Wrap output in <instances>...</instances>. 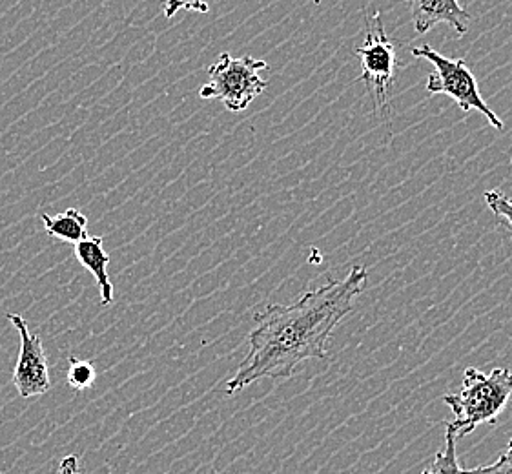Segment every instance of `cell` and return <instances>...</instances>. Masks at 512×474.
<instances>
[{
    "instance_id": "6da1fadb",
    "label": "cell",
    "mask_w": 512,
    "mask_h": 474,
    "mask_svg": "<svg viewBox=\"0 0 512 474\" xmlns=\"http://www.w3.org/2000/svg\"><path fill=\"white\" fill-rule=\"evenodd\" d=\"M369 274L354 267L343 279H328L290 305H268L256 314L248 354L226 382L236 394L257 380H287L307 360H325L328 340L367 287Z\"/></svg>"
},
{
    "instance_id": "7a4b0ae2",
    "label": "cell",
    "mask_w": 512,
    "mask_h": 474,
    "mask_svg": "<svg viewBox=\"0 0 512 474\" xmlns=\"http://www.w3.org/2000/svg\"><path fill=\"white\" fill-rule=\"evenodd\" d=\"M511 400L512 371L494 369L491 374H485L469 367L463 372L461 392L443 396V403L454 414V420L447 423V431L458 440L482 423L496 425L498 416Z\"/></svg>"
},
{
    "instance_id": "3957f363",
    "label": "cell",
    "mask_w": 512,
    "mask_h": 474,
    "mask_svg": "<svg viewBox=\"0 0 512 474\" xmlns=\"http://www.w3.org/2000/svg\"><path fill=\"white\" fill-rule=\"evenodd\" d=\"M361 61V77L365 83L367 95L374 103L376 114L387 117L390 114V90L396 81L400 68L394 42L390 41L381 11L365 15V39L356 50Z\"/></svg>"
},
{
    "instance_id": "277c9868",
    "label": "cell",
    "mask_w": 512,
    "mask_h": 474,
    "mask_svg": "<svg viewBox=\"0 0 512 474\" xmlns=\"http://www.w3.org/2000/svg\"><path fill=\"white\" fill-rule=\"evenodd\" d=\"M265 70L267 62L250 55L236 59L230 53H221L208 68V83L199 90V97L221 101L228 112H243L267 90V81L259 75Z\"/></svg>"
},
{
    "instance_id": "5b68a950",
    "label": "cell",
    "mask_w": 512,
    "mask_h": 474,
    "mask_svg": "<svg viewBox=\"0 0 512 474\" xmlns=\"http://www.w3.org/2000/svg\"><path fill=\"white\" fill-rule=\"evenodd\" d=\"M410 53L416 59H425L434 66V72L427 77V92L432 95H447L454 103L458 104L461 112H480L485 115L494 130L503 132V121L492 112L489 104L483 101L482 93L478 88V81L472 75L467 62L463 59H449L445 55L436 52L429 44L416 46Z\"/></svg>"
},
{
    "instance_id": "8992f818",
    "label": "cell",
    "mask_w": 512,
    "mask_h": 474,
    "mask_svg": "<svg viewBox=\"0 0 512 474\" xmlns=\"http://www.w3.org/2000/svg\"><path fill=\"white\" fill-rule=\"evenodd\" d=\"M8 320L21 336V352L13 372V385L21 398L42 396L52 387L42 338L39 334L30 332L28 321L19 314H8Z\"/></svg>"
},
{
    "instance_id": "52a82bcc",
    "label": "cell",
    "mask_w": 512,
    "mask_h": 474,
    "mask_svg": "<svg viewBox=\"0 0 512 474\" xmlns=\"http://www.w3.org/2000/svg\"><path fill=\"white\" fill-rule=\"evenodd\" d=\"M414 30L425 35L438 24H447L458 35H465L471 26V15L458 0H407Z\"/></svg>"
},
{
    "instance_id": "ba28073f",
    "label": "cell",
    "mask_w": 512,
    "mask_h": 474,
    "mask_svg": "<svg viewBox=\"0 0 512 474\" xmlns=\"http://www.w3.org/2000/svg\"><path fill=\"white\" fill-rule=\"evenodd\" d=\"M103 237L88 236L86 239L79 241L77 245H73V254L75 259L81 263L92 274L99 294H101V303L103 305H112L113 303V285L110 274H108V265L112 261V256L104 250Z\"/></svg>"
},
{
    "instance_id": "9c48e42d",
    "label": "cell",
    "mask_w": 512,
    "mask_h": 474,
    "mask_svg": "<svg viewBox=\"0 0 512 474\" xmlns=\"http://www.w3.org/2000/svg\"><path fill=\"white\" fill-rule=\"evenodd\" d=\"M42 225L48 236L59 239L62 243L77 245L88 237V217L77 208H68L57 216L41 214Z\"/></svg>"
},
{
    "instance_id": "30bf717a",
    "label": "cell",
    "mask_w": 512,
    "mask_h": 474,
    "mask_svg": "<svg viewBox=\"0 0 512 474\" xmlns=\"http://www.w3.org/2000/svg\"><path fill=\"white\" fill-rule=\"evenodd\" d=\"M421 474H463L456 454V438L449 431H445L443 451L434 456V462Z\"/></svg>"
},
{
    "instance_id": "8fae6325",
    "label": "cell",
    "mask_w": 512,
    "mask_h": 474,
    "mask_svg": "<svg viewBox=\"0 0 512 474\" xmlns=\"http://www.w3.org/2000/svg\"><path fill=\"white\" fill-rule=\"evenodd\" d=\"M97 372L93 369L90 361L81 360V358H70L68 363V383L72 385L75 391H86L92 387L95 382Z\"/></svg>"
},
{
    "instance_id": "7c38bea8",
    "label": "cell",
    "mask_w": 512,
    "mask_h": 474,
    "mask_svg": "<svg viewBox=\"0 0 512 474\" xmlns=\"http://www.w3.org/2000/svg\"><path fill=\"white\" fill-rule=\"evenodd\" d=\"M485 203L491 208L492 214L505 221L512 230V199L505 196L500 190L485 192Z\"/></svg>"
},
{
    "instance_id": "4fadbf2b",
    "label": "cell",
    "mask_w": 512,
    "mask_h": 474,
    "mask_svg": "<svg viewBox=\"0 0 512 474\" xmlns=\"http://www.w3.org/2000/svg\"><path fill=\"white\" fill-rule=\"evenodd\" d=\"M463 474H512V438L507 451L500 454V458L494 464L474 467L469 471H463Z\"/></svg>"
},
{
    "instance_id": "5bb4252c",
    "label": "cell",
    "mask_w": 512,
    "mask_h": 474,
    "mask_svg": "<svg viewBox=\"0 0 512 474\" xmlns=\"http://www.w3.org/2000/svg\"><path fill=\"white\" fill-rule=\"evenodd\" d=\"M197 11V13H206L208 4L205 0H166L163 11L166 19H174L177 11Z\"/></svg>"
},
{
    "instance_id": "9a60e30c",
    "label": "cell",
    "mask_w": 512,
    "mask_h": 474,
    "mask_svg": "<svg viewBox=\"0 0 512 474\" xmlns=\"http://www.w3.org/2000/svg\"><path fill=\"white\" fill-rule=\"evenodd\" d=\"M59 474H79V458L75 454L64 456L59 464Z\"/></svg>"
}]
</instances>
